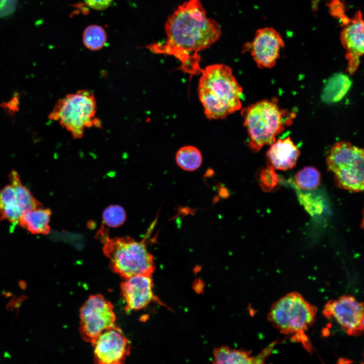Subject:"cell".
Segmentation results:
<instances>
[{
  "label": "cell",
  "instance_id": "6da1fadb",
  "mask_svg": "<svg viewBox=\"0 0 364 364\" xmlns=\"http://www.w3.org/2000/svg\"><path fill=\"white\" fill-rule=\"evenodd\" d=\"M165 28L166 41L154 51L173 56L180 62L182 71L191 77L201 73L199 53L220 38L219 25L207 17L199 0H188L168 17Z\"/></svg>",
  "mask_w": 364,
  "mask_h": 364
},
{
  "label": "cell",
  "instance_id": "7a4b0ae2",
  "mask_svg": "<svg viewBox=\"0 0 364 364\" xmlns=\"http://www.w3.org/2000/svg\"><path fill=\"white\" fill-rule=\"evenodd\" d=\"M201 73L199 98L207 118L222 119L241 108L243 88L229 66L212 64L202 69Z\"/></svg>",
  "mask_w": 364,
  "mask_h": 364
},
{
  "label": "cell",
  "instance_id": "3957f363",
  "mask_svg": "<svg viewBox=\"0 0 364 364\" xmlns=\"http://www.w3.org/2000/svg\"><path fill=\"white\" fill-rule=\"evenodd\" d=\"M317 311L301 294L292 292L272 304L267 319L281 334L311 353L313 347L306 332L314 324Z\"/></svg>",
  "mask_w": 364,
  "mask_h": 364
},
{
  "label": "cell",
  "instance_id": "277c9868",
  "mask_svg": "<svg viewBox=\"0 0 364 364\" xmlns=\"http://www.w3.org/2000/svg\"><path fill=\"white\" fill-rule=\"evenodd\" d=\"M96 238L103 244L104 255L109 260L111 269L125 279L140 274L152 275L155 269L153 256L144 240L136 241L128 237L111 238L102 224Z\"/></svg>",
  "mask_w": 364,
  "mask_h": 364
},
{
  "label": "cell",
  "instance_id": "5b68a950",
  "mask_svg": "<svg viewBox=\"0 0 364 364\" xmlns=\"http://www.w3.org/2000/svg\"><path fill=\"white\" fill-rule=\"evenodd\" d=\"M241 113L249 135V146L254 152L275 142L276 136L293 118V114L281 109L276 101L267 100L243 109Z\"/></svg>",
  "mask_w": 364,
  "mask_h": 364
},
{
  "label": "cell",
  "instance_id": "8992f818",
  "mask_svg": "<svg viewBox=\"0 0 364 364\" xmlns=\"http://www.w3.org/2000/svg\"><path fill=\"white\" fill-rule=\"evenodd\" d=\"M97 111L94 94L89 90L81 89L69 93L58 100L49 118L58 121L73 139H79L83 136L86 129L101 127Z\"/></svg>",
  "mask_w": 364,
  "mask_h": 364
},
{
  "label": "cell",
  "instance_id": "52a82bcc",
  "mask_svg": "<svg viewBox=\"0 0 364 364\" xmlns=\"http://www.w3.org/2000/svg\"><path fill=\"white\" fill-rule=\"evenodd\" d=\"M328 170L340 188L352 192L363 190V150L347 142L336 143L327 158Z\"/></svg>",
  "mask_w": 364,
  "mask_h": 364
},
{
  "label": "cell",
  "instance_id": "ba28073f",
  "mask_svg": "<svg viewBox=\"0 0 364 364\" xmlns=\"http://www.w3.org/2000/svg\"><path fill=\"white\" fill-rule=\"evenodd\" d=\"M113 308L103 295L89 296L80 310L79 331L84 341L92 344L102 332L117 326Z\"/></svg>",
  "mask_w": 364,
  "mask_h": 364
},
{
  "label": "cell",
  "instance_id": "9c48e42d",
  "mask_svg": "<svg viewBox=\"0 0 364 364\" xmlns=\"http://www.w3.org/2000/svg\"><path fill=\"white\" fill-rule=\"evenodd\" d=\"M323 313L328 319H334L349 336L363 333V304L353 296L344 295L329 300L324 306Z\"/></svg>",
  "mask_w": 364,
  "mask_h": 364
},
{
  "label": "cell",
  "instance_id": "30bf717a",
  "mask_svg": "<svg viewBox=\"0 0 364 364\" xmlns=\"http://www.w3.org/2000/svg\"><path fill=\"white\" fill-rule=\"evenodd\" d=\"M99 364H121L129 354L130 343L117 326L102 332L92 344Z\"/></svg>",
  "mask_w": 364,
  "mask_h": 364
},
{
  "label": "cell",
  "instance_id": "8fae6325",
  "mask_svg": "<svg viewBox=\"0 0 364 364\" xmlns=\"http://www.w3.org/2000/svg\"><path fill=\"white\" fill-rule=\"evenodd\" d=\"M285 43L280 33L271 27L258 29L254 38L246 48L260 68L274 66Z\"/></svg>",
  "mask_w": 364,
  "mask_h": 364
},
{
  "label": "cell",
  "instance_id": "7c38bea8",
  "mask_svg": "<svg viewBox=\"0 0 364 364\" xmlns=\"http://www.w3.org/2000/svg\"><path fill=\"white\" fill-rule=\"evenodd\" d=\"M152 275L140 274L125 279L121 284L122 297L127 310H138L152 301L161 303L153 292Z\"/></svg>",
  "mask_w": 364,
  "mask_h": 364
},
{
  "label": "cell",
  "instance_id": "4fadbf2b",
  "mask_svg": "<svg viewBox=\"0 0 364 364\" xmlns=\"http://www.w3.org/2000/svg\"><path fill=\"white\" fill-rule=\"evenodd\" d=\"M344 25L340 33L341 43L346 51L347 71L353 74L359 65V58L363 54V21L361 13L357 11Z\"/></svg>",
  "mask_w": 364,
  "mask_h": 364
},
{
  "label": "cell",
  "instance_id": "5bb4252c",
  "mask_svg": "<svg viewBox=\"0 0 364 364\" xmlns=\"http://www.w3.org/2000/svg\"><path fill=\"white\" fill-rule=\"evenodd\" d=\"M300 152L290 137L278 139L266 153L267 159L274 169L287 170L294 167Z\"/></svg>",
  "mask_w": 364,
  "mask_h": 364
},
{
  "label": "cell",
  "instance_id": "9a60e30c",
  "mask_svg": "<svg viewBox=\"0 0 364 364\" xmlns=\"http://www.w3.org/2000/svg\"><path fill=\"white\" fill-rule=\"evenodd\" d=\"M275 345L271 343L258 355L252 356L251 352L243 350L230 349L227 346H220L214 349L213 362L214 363H262L270 354Z\"/></svg>",
  "mask_w": 364,
  "mask_h": 364
},
{
  "label": "cell",
  "instance_id": "2e32d148",
  "mask_svg": "<svg viewBox=\"0 0 364 364\" xmlns=\"http://www.w3.org/2000/svg\"><path fill=\"white\" fill-rule=\"evenodd\" d=\"M51 214L50 209L43 207L28 210L21 213L18 224L32 234L47 235L51 232Z\"/></svg>",
  "mask_w": 364,
  "mask_h": 364
},
{
  "label": "cell",
  "instance_id": "e0dca14e",
  "mask_svg": "<svg viewBox=\"0 0 364 364\" xmlns=\"http://www.w3.org/2000/svg\"><path fill=\"white\" fill-rule=\"evenodd\" d=\"M21 211L15 191L10 185L0 189V221L8 220L18 224Z\"/></svg>",
  "mask_w": 364,
  "mask_h": 364
},
{
  "label": "cell",
  "instance_id": "ac0fdd59",
  "mask_svg": "<svg viewBox=\"0 0 364 364\" xmlns=\"http://www.w3.org/2000/svg\"><path fill=\"white\" fill-rule=\"evenodd\" d=\"M352 82L343 73H337L329 78L322 95L323 100L327 103L336 102L341 100L350 88Z\"/></svg>",
  "mask_w": 364,
  "mask_h": 364
},
{
  "label": "cell",
  "instance_id": "d6986e66",
  "mask_svg": "<svg viewBox=\"0 0 364 364\" xmlns=\"http://www.w3.org/2000/svg\"><path fill=\"white\" fill-rule=\"evenodd\" d=\"M10 185L14 189L21 212L43 207L41 202L36 200L28 189L23 185L18 172L12 170L8 175Z\"/></svg>",
  "mask_w": 364,
  "mask_h": 364
},
{
  "label": "cell",
  "instance_id": "ffe728a7",
  "mask_svg": "<svg viewBox=\"0 0 364 364\" xmlns=\"http://www.w3.org/2000/svg\"><path fill=\"white\" fill-rule=\"evenodd\" d=\"M175 161L179 167L186 171H192L198 169L202 163L200 150L192 146L180 148L175 155Z\"/></svg>",
  "mask_w": 364,
  "mask_h": 364
},
{
  "label": "cell",
  "instance_id": "44dd1931",
  "mask_svg": "<svg viewBox=\"0 0 364 364\" xmlns=\"http://www.w3.org/2000/svg\"><path fill=\"white\" fill-rule=\"evenodd\" d=\"M295 178L296 185L304 190H314L321 183L320 172L312 166L305 167L299 171Z\"/></svg>",
  "mask_w": 364,
  "mask_h": 364
},
{
  "label": "cell",
  "instance_id": "7402d4cb",
  "mask_svg": "<svg viewBox=\"0 0 364 364\" xmlns=\"http://www.w3.org/2000/svg\"><path fill=\"white\" fill-rule=\"evenodd\" d=\"M83 40L86 48L93 51L98 50L104 46L106 40V34L102 27L92 25L85 29Z\"/></svg>",
  "mask_w": 364,
  "mask_h": 364
},
{
  "label": "cell",
  "instance_id": "603a6c76",
  "mask_svg": "<svg viewBox=\"0 0 364 364\" xmlns=\"http://www.w3.org/2000/svg\"><path fill=\"white\" fill-rule=\"evenodd\" d=\"M102 218L106 225L117 228L121 226L125 222L126 213L121 206L117 205H111L104 210Z\"/></svg>",
  "mask_w": 364,
  "mask_h": 364
},
{
  "label": "cell",
  "instance_id": "cb8c5ba5",
  "mask_svg": "<svg viewBox=\"0 0 364 364\" xmlns=\"http://www.w3.org/2000/svg\"><path fill=\"white\" fill-rule=\"evenodd\" d=\"M274 170L275 169L269 165L267 168L260 172L259 182L263 190H271L278 184L279 178Z\"/></svg>",
  "mask_w": 364,
  "mask_h": 364
},
{
  "label": "cell",
  "instance_id": "d4e9b609",
  "mask_svg": "<svg viewBox=\"0 0 364 364\" xmlns=\"http://www.w3.org/2000/svg\"><path fill=\"white\" fill-rule=\"evenodd\" d=\"M300 202L302 203L305 209L310 213L313 214L320 213L323 207L320 201L314 199V198L310 195L302 194L299 195Z\"/></svg>",
  "mask_w": 364,
  "mask_h": 364
},
{
  "label": "cell",
  "instance_id": "484cf974",
  "mask_svg": "<svg viewBox=\"0 0 364 364\" xmlns=\"http://www.w3.org/2000/svg\"><path fill=\"white\" fill-rule=\"evenodd\" d=\"M90 8L96 10H103L107 8L113 0H84Z\"/></svg>",
  "mask_w": 364,
  "mask_h": 364
}]
</instances>
